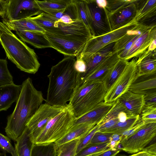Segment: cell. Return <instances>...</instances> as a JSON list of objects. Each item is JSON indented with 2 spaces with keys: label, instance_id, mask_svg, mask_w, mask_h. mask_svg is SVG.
<instances>
[{
  "label": "cell",
  "instance_id": "cb8c5ba5",
  "mask_svg": "<svg viewBox=\"0 0 156 156\" xmlns=\"http://www.w3.org/2000/svg\"><path fill=\"white\" fill-rule=\"evenodd\" d=\"M96 125L82 123L72 126L63 137L54 143L56 147L73 140L80 139Z\"/></svg>",
  "mask_w": 156,
  "mask_h": 156
},
{
  "label": "cell",
  "instance_id": "f907efd6",
  "mask_svg": "<svg viewBox=\"0 0 156 156\" xmlns=\"http://www.w3.org/2000/svg\"><path fill=\"white\" fill-rule=\"evenodd\" d=\"M57 21L66 24L72 23L75 21H73L68 15H64Z\"/></svg>",
  "mask_w": 156,
  "mask_h": 156
},
{
  "label": "cell",
  "instance_id": "3957f363",
  "mask_svg": "<svg viewBox=\"0 0 156 156\" xmlns=\"http://www.w3.org/2000/svg\"><path fill=\"white\" fill-rule=\"evenodd\" d=\"M0 43L7 57L20 70L33 74L37 72L40 64L34 50L28 47L1 22Z\"/></svg>",
  "mask_w": 156,
  "mask_h": 156
},
{
  "label": "cell",
  "instance_id": "5bb4252c",
  "mask_svg": "<svg viewBox=\"0 0 156 156\" xmlns=\"http://www.w3.org/2000/svg\"><path fill=\"white\" fill-rule=\"evenodd\" d=\"M44 33L51 48L66 56L76 57L83 50L86 43L58 37L46 31Z\"/></svg>",
  "mask_w": 156,
  "mask_h": 156
},
{
  "label": "cell",
  "instance_id": "9f6ffc18",
  "mask_svg": "<svg viewBox=\"0 0 156 156\" xmlns=\"http://www.w3.org/2000/svg\"><path fill=\"white\" fill-rule=\"evenodd\" d=\"M123 146L120 142L118 144L117 146L116 147V149L117 150H119L120 151L123 150Z\"/></svg>",
  "mask_w": 156,
  "mask_h": 156
},
{
  "label": "cell",
  "instance_id": "e575fe53",
  "mask_svg": "<svg viewBox=\"0 0 156 156\" xmlns=\"http://www.w3.org/2000/svg\"><path fill=\"white\" fill-rule=\"evenodd\" d=\"M13 83L12 76L8 69L7 60L0 59V87Z\"/></svg>",
  "mask_w": 156,
  "mask_h": 156
},
{
  "label": "cell",
  "instance_id": "f5cc1de1",
  "mask_svg": "<svg viewBox=\"0 0 156 156\" xmlns=\"http://www.w3.org/2000/svg\"><path fill=\"white\" fill-rule=\"evenodd\" d=\"M130 156H156V155H153L146 151H141Z\"/></svg>",
  "mask_w": 156,
  "mask_h": 156
},
{
  "label": "cell",
  "instance_id": "60d3db41",
  "mask_svg": "<svg viewBox=\"0 0 156 156\" xmlns=\"http://www.w3.org/2000/svg\"><path fill=\"white\" fill-rule=\"evenodd\" d=\"M113 133L96 131L88 145L100 144L110 141Z\"/></svg>",
  "mask_w": 156,
  "mask_h": 156
},
{
  "label": "cell",
  "instance_id": "d6a6232c",
  "mask_svg": "<svg viewBox=\"0 0 156 156\" xmlns=\"http://www.w3.org/2000/svg\"><path fill=\"white\" fill-rule=\"evenodd\" d=\"M79 139L67 142L56 147V156H75Z\"/></svg>",
  "mask_w": 156,
  "mask_h": 156
},
{
  "label": "cell",
  "instance_id": "d4e9b609",
  "mask_svg": "<svg viewBox=\"0 0 156 156\" xmlns=\"http://www.w3.org/2000/svg\"><path fill=\"white\" fill-rule=\"evenodd\" d=\"M15 142V148L17 156H31L34 144L30 139L28 131L26 128Z\"/></svg>",
  "mask_w": 156,
  "mask_h": 156
},
{
  "label": "cell",
  "instance_id": "d6986e66",
  "mask_svg": "<svg viewBox=\"0 0 156 156\" xmlns=\"http://www.w3.org/2000/svg\"><path fill=\"white\" fill-rule=\"evenodd\" d=\"M119 58L117 53H112L94 69L81 85L86 82H103L109 70Z\"/></svg>",
  "mask_w": 156,
  "mask_h": 156
},
{
  "label": "cell",
  "instance_id": "9a60e30c",
  "mask_svg": "<svg viewBox=\"0 0 156 156\" xmlns=\"http://www.w3.org/2000/svg\"><path fill=\"white\" fill-rule=\"evenodd\" d=\"M114 44L115 42L111 43L92 54L82 57L76 56L82 58L84 61L86 65V70L83 73L78 74L77 84L76 89L79 87L94 69L112 52V49Z\"/></svg>",
  "mask_w": 156,
  "mask_h": 156
},
{
  "label": "cell",
  "instance_id": "836d02e7",
  "mask_svg": "<svg viewBox=\"0 0 156 156\" xmlns=\"http://www.w3.org/2000/svg\"><path fill=\"white\" fill-rule=\"evenodd\" d=\"M110 141L100 144L88 145L76 154L75 156H91L104 151L110 148L108 146Z\"/></svg>",
  "mask_w": 156,
  "mask_h": 156
},
{
  "label": "cell",
  "instance_id": "6da1fadb",
  "mask_svg": "<svg viewBox=\"0 0 156 156\" xmlns=\"http://www.w3.org/2000/svg\"><path fill=\"white\" fill-rule=\"evenodd\" d=\"M75 57L66 56L51 68L48 76L49 82L46 103L57 107L67 105L77 86L78 73L74 67Z\"/></svg>",
  "mask_w": 156,
  "mask_h": 156
},
{
  "label": "cell",
  "instance_id": "277c9868",
  "mask_svg": "<svg viewBox=\"0 0 156 156\" xmlns=\"http://www.w3.org/2000/svg\"><path fill=\"white\" fill-rule=\"evenodd\" d=\"M107 92L103 82L85 83L75 89L68 105L76 118L80 117L103 101Z\"/></svg>",
  "mask_w": 156,
  "mask_h": 156
},
{
  "label": "cell",
  "instance_id": "4fadbf2b",
  "mask_svg": "<svg viewBox=\"0 0 156 156\" xmlns=\"http://www.w3.org/2000/svg\"><path fill=\"white\" fill-rule=\"evenodd\" d=\"M137 1L110 12H108L105 9L111 31L125 25L135 19L137 12Z\"/></svg>",
  "mask_w": 156,
  "mask_h": 156
},
{
  "label": "cell",
  "instance_id": "d590c367",
  "mask_svg": "<svg viewBox=\"0 0 156 156\" xmlns=\"http://www.w3.org/2000/svg\"><path fill=\"white\" fill-rule=\"evenodd\" d=\"M122 112H126L130 113L124 105L117 100L115 101L112 107L103 119L98 124L101 125L109 120L118 119L120 114Z\"/></svg>",
  "mask_w": 156,
  "mask_h": 156
},
{
  "label": "cell",
  "instance_id": "9c48e42d",
  "mask_svg": "<svg viewBox=\"0 0 156 156\" xmlns=\"http://www.w3.org/2000/svg\"><path fill=\"white\" fill-rule=\"evenodd\" d=\"M136 58L128 62L123 72L111 88L107 92L104 101L114 102L126 91L128 90L132 82L137 74Z\"/></svg>",
  "mask_w": 156,
  "mask_h": 156
},
{
  "label": "cell",
  "instance_id": "4316f807",
  "mask_svg": "<svg viewBox=\"0 0 156 156\" xmlns=\"http://www.w3.org/2000/svg\"><path fill=\"white\" fill-rule=\"evenodd\" d=\"M11 30H24L44 33L45 30L27 18L18 20L6 21L2 20Z\"/></svg>",
  "mask_w": 156,
  "mask_h": 156
},
{
  "label": "cell",
  "instance_id": "db71d44e",
  "mask_svg": "<svg viewBox=\"0 0 156 156\" xmlns=\"http://www.w3.org/2000/svg\"><path fill=\"white\" fill-rule=\"evenodd\" d=\"M122 135L117 134H113L112 136L111 140L115 141L117 143H119L121 140Z\"/></svg>",
  "mask_w": 156,
  "mask_h": 156
},
{
  "label": "cell",
  "instance_id": "ba28073f",
  "mask_svg": "<svg viewBox=\"0 0 156 156\" xmlns=\"http://www.w3.org/2000/svg\"><path fill=\"white\" fill-rule=\"evenodd\" d=\"M156 122L146 124L131 136L121 140L122 150L133 154L142 150L156 138Z\"/></svg>",
  "mask_w": 156,
  "mask_h": 156
},
{
  "label": "cell",
  "instance_id": "2e32d148",
  "mask_svg": "<svg viewBox=\"0 0 156 156\" xmlns=\"http://www.w3.org/2000/svg\"><path fill=\"white\" fill-rule=\"evenodd\" d=\"M156 38V26L143 32L134 41L124 58L129 61L138 57L147 49L152 41Z\"/></svg>",
  "mask_w": 156,
  "mask_h": 156
},
{
  "label": "cell",
  "instance_id": "44dd1931",
  "mask_svg": "<svg viewBox=\"0 0 156 156\" xmlns=\"http://www.w3.org/2000/svg\"><path fill=\"white\" fill-rule=\"evenodd\" d=\"M22 85L14 83L0 87V112L6 111L17 100L20 95Z\"/></svg>",
  "mask_w": 156,
  "mask_h": 156
},
{
  "label": "cell",
  "instance_id": "681fc988",
  "mask_svg": "<svg viewBox=\"0 0 156 156\" xmlns=\"http://www.w3.org/2000/svg\"><path fill=\"white\" fill-rule=\"evenodd\" d=\"M9 1V0H0V16L3 19L6 13Z\"/></svg>",
  "mask_w": 156,
  "mask_h": 156
},
{
  "label": "cell",
  "instance_id": "8d00e7d4",
  "mask_svg": "<svg viewBox=\"0 0 156 156\" xmlns=\"http://www.w3.org/2000/svg\"><path fill=\"white\" fill-rule=\"evenodd\" d=\"M140 116L145 124L156 122V107H143Z\"/></svg>",
  "mask_w": 156,
  "mask_h": 156
},
{
  "label": "cell",
  "instance_id": "1f68e13d",
  "mask_svg": "<svg viewBox=\"0 0 156 156\" xmlns=\"http://www.w3.org/2000/svg\"><path fill=\"white\" fill-rule=\"evenodd\" d=\"M29 18L40 27L45 30L54 27L55 22L57 20L42 11L36 16Z\"/></svg>",
  "mask_w": 156,
  "mask_h": 156
},
{
  "label": "cell",
  "instance_id": "8992f818",
  "mask_svg": "<svg viewBox=\"0 0 156 156\" xmlns=\"http://www.w3.org/2000/svg\"><path fill=\"white\" fill-rule=\"evenodd\" d=\"M66 106H55L46 103L40 105L28 121L26 126L30 139L34 144L49 121L64 110Z\"/></svg>",
  "mask_w": 156,
  "mask_h": 156
},
{
  "label": "cell",
  "instance_id": "484cf974",
  "mask_svg": "<svg viewBox=\"0 0 156 156\" xmlns=\"http://www.w3.org/2000/svg\"><path fill=\"white\" fill-rule=\"evenodd\" d=\"M128 62L124 59L119 58L109 70L103 81L107 91L121 75Z\"/></svg>",
  "mask_w": 156,
  "mask_h": 156
},
{
  "label": "cell",
  "instance_id": "7402d4cb",
  "mask_svg": "<svg viewBox=\"0 0 156 156\" xmlns=\"http://www.w3.org/2000/svg\"><path fill=\"white\" fill-rule=\"evenodd\" d=\"M15 31L21 40L36 48H51V44L44 33L24 30H17Z\"/></svg>",
  "mask_w": 156,
  "mask_h": 156
},
{
  "label": "cell",
  "instance_id": "4dcf8cb0",
  "mask_svg": "<svg viewBox=\"0 0 156 156\" xmlns=\"http://www.w3.org/2000/svg\"><path fill=\"white\" fill-rule=\"evenodd\" d=\"M57 150L54 143L34 144L31 156H56Z\"/></svg>",
  "mask_w": 156,
  "mask_h": 156
},
{
  "label": "cell",
  "instance_id": "f6af8a7d",
  "mask_svg": "<svg viewBox=\"0 0 156 156\" xmlns=\"http://www.w3.org/2000/svg\"><path fill=\"white\" fill-rule=\"evenodd\" d=\"M75 68L78 74L84 73L86 70L85 62L82 58L76 57V59L74 64Z\"/></svg>",
  "mask_w": 156,
  "mask_h": 156
},
{
  "label": "cell",
  "instance_id": "52a82bcc",
  "mask_svg": "<svg viewBox=\"0 0 156 156\" xmlns=\"http://www.w3.org/2000/svg\"><path fill=\"white\" fill-rule=\"evenodd\" d=\"M139 25L135 19L118 29L101 36L90 38L87 41L83 49L77 56L82 57L97 52L108 44L116 42L129 30L135 29Z\"/></svg>",
  "mask_w": 156,
  "mask_h": 156
},
{
  "label": "cell",
  "instance_id": "ab89813d",
  "mask_svg": "<svg viewBox=\"0 0 156 156\" xmlns=\"http://www.w3.org/2000/svg\"><path fill=\"white\" fill-rule=\"evenodd\" d=\"M0 148L6 153H9L11 156H17L15 147L12 145L10 138L0 133Z\"/></svg>",
  "mask_w": 156,
  "mask_h": 156
},
{
  "label": "cell",
  "instance_id": "8fae6325",
  "mask_svg": "<svg viewBox=\"0 0 156 156\" xmlns=\"http://www.w3.org/2000/svg\"><path fill=\"white\" fill-rule=\"evenodd\" d=\"M85 0L88 17L89 29L92 37L110 32L105 9L99 7L95 0Z\"/></svg>",
  "mask_w": 156,
  "mask_h": 156
},
{
  "label": "cell",
  "instance_id": "ac0fdd59",
  "mask_svg": "<svg viewBox=\"0 0 156 156\" xmlns=\"http://www.w3.org/2000/svg\"><path fill=\"white\" fill-rule=\"evenodd\" d=\"M128 90L143 95L156 91V71L143 75L136 74Z\"/></svg>",
  "mask_w": 156,
  "mask_h": 156
},
{
  "label": "cell",
  "instance_id": "603a6c76",
  "mask_svg": "<svg viewBox=\"0 0 156 156\" xmlns=\"http://www.w3.org/2000/svg\"><path fill=\"white\" fill-rule=\"evenodd\" d=\"M138 57L136 60L137 75L149 74L156 71V49L152 51L147 50Z\"/></svg>",
  "mask_w": 156,
  "mask_h": 156
},
{
  "label": "cell",
  "instance_id": "83f0119b",
  "mask_svg": "<svg viewBox=\"0 0 156 156\" xmlns=\"http://www.w3.org/2000/svg\"><path fill=\"white\" fill-rule=\"evenodd\" d=\"M153 26H148L140 25L135 29L129 30L127 33L115 42L112 49L113 53H118L121 51L126 44L137 35L143 32Z\"/></svg>",
  "mask_w": 156,
  "mask_h": 156
},
{
  "label": "cell",
  "instance_id": "b9f144b4",
  "mask_svg": "<svg viewBox=\"0 0 156 156\" xmlns=\"http://www.w3.org/2000/svg\"><path fill=\"white\" fill-rule=\"evenodd\" d=\"M136 0H107V5L105 8L108 12H110L122 6L135 2Z\"/></svg>",
  "mask_w": 156,
  "mask_h": 156
},
{
  "label": "cell",
  "instance_id": "7c38bea8",
  "mask_svg": "<svg viewBox=\"0 0 156 156\" xmlns=\"http://www.w3.org/2000/svg\"><path fill=\"white\" fill-rule=\"evenodd\" d=\"M41 12L35 0H9L3 20H20L37 15Z\"/></svg>",
  "mask_w": 156,
  "mask_h": 156
},
{
  "label": "cell",
  "instance_id": "11a10c76",
  "mask_svg": "<svg viewBox=\"0 0 156 156\" xmlns=\"http://www.w3.org/2000/svg\"><path fill=\"white\" fill-rule=\"evenodd\" d=\"M156 38H154L152 41L149 47L147 50L148 51H153L156 49Z\"/></svg>",
  "mask_w": 156,
  "mask_h": 156
},
{
  "label": "cell",
  "instance_id": "c3c4849f",
  "mask_svg": "<svg viewBox=\"0 0 156 156\" xmlns=\"http://www.w3.org/2000/svg\"><path fill=\"white\" fill-rule=\"evenodd\" d=\"M153 155H156V143L155 141L154 142L153 141L142 150Z\"/></svg>",
  "mask_w": 156,
  "mask_h": 156
},
{
  "label": "cell",
  "instance_id": "7a4b0ae2",
  "mask_svg": "<svg viewBox=\"0 0 156 156\" xmlns=\"http://www.w3.org/2000/svg\"><path fill=\"white\" fill-rule=\"evenodd\" d=\"M21 85L15 107L7 117L5 128L7 136L15 142L23 132L28 121L45 100L42 92L35 88L30 78L26 79Z\"/></svg>",
  "mask_w": 156,
  "mask_h": 156
},
{
  "label": "cell",
  "instance_id": "ee69618b",
  "mask_svg": "<svg viewBox=\"0 0 156 156\" xmlns=\"http://www.w3.org/2000/svg\"><path fill=\"white\" fill-rule=\"evenodd\" d=\"M144 107H156V91L148 93L144 95Z\"/></svg>",
  "mask_w": 156,
  "mask_h": 156
},
{
  "label": "cell",
  "instance_id": "5b68a950",
  "mask_svg": "<svg viewBox=\"0 0 156 156\" xmlns=\"http://www.w3.org/2000/svg\"><path fill=\"white\" fill-rule=\"evenodd\" d=\"M76 118L68 104L65 108L51 119L36 139L34 144L55 143L72 126Z\"/></svg>",
  "mask_w": 156,
  "mask_h": 156
},
{
  "label": "cell",
  "instance_id": "ffe728a7",
  "mask_svg": "<svg viewBox=\"0 0 156 156\" xmlns=\"http://www.w3.org/2000/svg\"><path fill=\"white\" fill-rule=\"evenodd\" d=\"M132 115H140L144 104V95L127 90L117 99Z\"/></svg>",
  "mask_w": 156,
  "mask_h": 156
},
{
  "label": "cell",
  "instance_id": "7bdbcfd3",
  "mask_svg": "<svg viewBox=\"0 0 156 156\" xmlns=\"http://www.w3.org/2000/svg\"><path fill=\"white\" fill-rule=\"evenodd\" d=\"M145 124V122L140 117L135 125L122 134L121 140L133 135L141 129Z\"/></svg>",
  "mask_w": 156,
  "mask_h": 156
},
{
  "label": "cell",
  "instance_id": "bcb514c9",
  "mask_svg": "<svg viewBox=\"0 0 156 156\" xmlns=\"http://www.w3.org/2000/svg\"><path fill=\"white\" fill-rule=\"evenodd\" d=\"M119 122L118 119H113L109 120L104 123L99 125L97 131L102 132L114 126Z\"/></svg>",
  "mask_w": 156,
  "mask_h": 156
},
{
  "label": "cell",
  "instance_id": "f546056e",
  "mask_svg": "<svg viewBox=\"0 0 156 156\" xmlns=\"http://www.w3.org/2000/svg\"><path fill=\"white\" fill-rule=\"evenodd\" d=\"M40 10L44 9L63 10L71 3L72 0H35Z\"/></svg>",
  "mask_w": 156,
  "mask_h": 156
},
{
  "label": "cell",
  "instance_id": "6f0895ef",
  "mask_svg": "<svg viewBox=\"0 0 156 156\" xmlns=\"http://www.w3.org/2000/svg\"><path fill=\"white\" fill-rule=\"evenodd\" d=\"M116 156H128L124 154H117Z\"/></svg>",
  "mask_w": 156,
  "mask_h": 156
},
{
  "label": "cell",
  "instance_id": "74e56055",
  "mask_svg": "<svg viewBox=\"0 0 156 156\" xmlns=\"http://www.w3.org/2000/svg\"><path fill=\"white\" fill-rule=\"evenodd\" d=\"M76 2L80 19L89 29L88 17L85 0H76Z\"/></svg>",
  "mask_w": 156,
  "mask_h": 156
},
{
  "label": "cell",
  "instance_id": "f1b7e54d",
  "mask_svg": "<svg viewBox=\"0 0 156 156\" xmlns=\"http://www.w3.org/2000/svg\"><path fill=\"white\" fill-rule=\"evenodd\" d=\"M140 118V115L134 116L124 122H119L111 127L101 132L122 135L135 125Z\"/></svg>",
  "mask_w": 156,
  "mask_h": 156
},
{
  "label": "cell",
  "instance_id": "f35d334b",
  "mask_svg": "<svg viewBox=\"0 0 156 156\" xmlns=\"http://www.w3.org/2000/svg\"><path fill=\"white\" fill-rule=\"evenodd\" d=\"M98 127L99 125L96 124L92 129L79 139L76 154L90 144L94 134L97 131Z\"/></svg>",
  "mask_w": 156,
  "mask_h": 156
},
{
  "label": "cell",
  "instance_id": "30bf717a",
  "mask_svg": "<svg viewBox=\"0 0 156 156\" xmlns=\"http://www.w3.org/2000/svg\"><path fill=\"white\" fill-rule=\"evenodd\" d=\"M45 31L54 35L85 42L92 37L89 29L81 20L66 24L56 21L54 27Z\"/></svg>",
  "mask_w": 156,
  "mask_h": 156
},
{
  "label": "cell",
  "instance_id": "e0dca14e",
  "mask_svg": "<svg viewBox=\"0 0 156 156\" xmlns=\"http://www.w3.org/2000/svg\"><path fill=\"white\" fill-rule=\"evenodd\" d=\"M114 103L101 102L90 111L76 118L72 126L82 123L95 125L99 123L108 114Z\"/></svg>",
  "mask_w": 156,
  "mask_h": 156
},
{
  "label": "cell",
  "instance_id": "7dc6e473",
  "mask_svg": "<svg viewBox=\"0 0 156 156\" xmlns=\"http://www.w3.org/2000/svg\"><path fill=\"white\" fill-rule=\"evenodd\" d=\"M120 151L115 148H109L91 156H116Z\"/></svg>",
  "mask_w": 156,
  "mask_h": 156
},
{
  "label": "cell",
  "instance_id": "816d5d0a",
  "mask_svg": "<svg viewBox=\"0 0 156 156\" xmlns=\"http://www.w3.org/2000/svg\"><path fill=\"white\" fill-rule=\"evenodd\" d=\"M95 2L97 5L101 8L105 9L107 5V0H97Z\"/></svg>",
  "mask_w": 156,
  "mask_h": 156
}]
</instances>
